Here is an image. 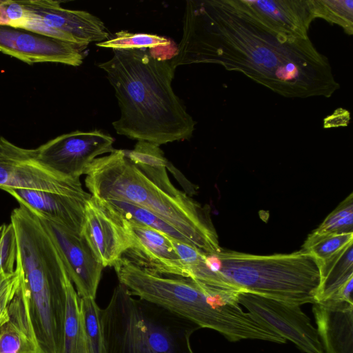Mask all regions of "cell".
<instances>
[{"mask_svg": "<svg viewBox=\"0 0 353 353\" xmlns=\"http://www.w3.org/2000/svg\"><path fill=\"white\" fill-rule=\"evenodd\" d=\"M170 63L174 69L219 64L288 98H329L340 87L310 38L270 32L225 0L186 1L182 39Z\"/></svg>", "mask_w": 353, "mask_h": 353, "instance_id": "obj_1", "label": "cell"}, {"mask_svg": "<svg viewBox=\"0 0 353 353\" xmlns=\"http://www.w3.org/2000/svg\"><path fill=\"white\" fill-rule=\"evenodd\" d=\"M98 66L114 89L120 118L117 133L159 145L190 139L195 121L172 88L175 69L170 59L150 49L113 50Z\"/></svg>", "mask_w": 353, "mask_h": 353, "instance_id": "obj_2", "label": "cell"}, {"mask_svg": "<svg viewBox=\"0 0 353 353\" xmlns=\"http://www.w3.org/2000/svg\"><path fill=\"white\" fill-rule=\"evenodd\" d=\"M90 194L103 200L129 203L154 214L182 234L191 245L207 252L222 248L210 208L203 206L170 181L165 167L137 165L123 150L97 157L85 174Z\"/></svg>", "mask_w": 353, "mask_h": 353, "instance_id": "obj_3", "label": "cell"}, {"mask_svg": "<svg viewBox=\"0 0 353 353\" xmlns=\"http://www.w3.org/2000/svg\"><path fill=\"white\" fill-rule=\"evenodd\" d=\"M119 283L132 295L149 301L197 325L218 332L231 342L245 339L285 343V340L245 312L239 292L190 278L161 274L125 256L113 265Z\"/></svg>", "mask_w": 353, "mask_h": 353, "instance_id": "obj_4", "label": "cell"}, {"mask_svg": "<svg viewBox=\"0 0 353 353\" xmlns=\"http://www.w3.org/2000/svg\"><path fill=\"white\" fill-rule=\"evenodd\" d=\"M190 276L208 285L299 306L316 303L320 281L317 259L303 250L256 255L221 248L205 252L192 266Z\"/></svg>", "mask_w": 353, "mask_h": 353, "instance_id": "obj_5", "label": "cell"}, {"mask_svg": "<svg viewBox=\"0 0 353 353\" xmlns=\"http://www.w3.org/2000/svg\"><path fill=\"white\" fill-rule=\"evenodd\" d=\"M10 215L18 261L41 353H63L68 274L59 249L36 213L23 201Z\"/></svg>", "mask_w": 353, "mask_h": 353, "instance_id": "obj_6", "label": "cell"}, {"mask_svg": "<svg viewBox=\"0 0 353 353\" xmlns=\"http://www.w3.org/2000/svg\"><path fill=\"white\" fill-rule=\"evenodd\" d=\"M133 296L119 283L101 309L103 353H194L190 339L197 325Z\"/></svg>", "mask_w": 353, "mask_h": 353, "instance_id": "obj_7", "label": "cell"}, {"mask_svg": "<svg viewBox=\"0 0 353 353\" xmlns=\"http://www.w3.org/2000/svg\"><path fill=\"white\" fill-rule=\"evenodd\" d=\"M0 189L34 190L87 201L80 179L65 176L40 162L36 149L19 147L0 137Z\"/></svg>", "mask_w": 353, "mask_h": 353, "instance_id": "obj_8", "label": "cell"}, {"mask_svg": "<svg viewBox=\"0 0 353 353\" xmlns=\"http://www.w3.org/2000/svg\"><path fill=\"white\" fill-rule=\"evenodd\" d=\"M21 1L26 17L19 28L83 47L109 39L102 21L86 11L64 8L59 1Z\"/></svg>", "mask_w": 353, "mask_h": 353, "instance_id": "obj_9", "label": "cell"}, {"mask_svg": "<svg viewBox=\"0 0 353 353\" xmlns=\"http://www.w3.org/2000/svg\"><path fill=\"white\" fill-rule=\"evenodd\" d=\"M238 300L259 323L302 352L323 353L317 330L299 305L249 293H239Z\"/></svg>", "mask_w": 353, "mask_h": 353, "instance_id": "obj_10", "label": "cell"}, {"mask_svg": "<svg viewBox=\"0 0 353 353\" xmlns=\"http://www.w3.org/2000/svg\"><path fill=\"white\" fill-rule=\"evenodd\" d=\"M114 139L100 130H79L58 136L36 148L40 162L70 178L80 179L98 156L111 153Z\"/></svg>", "mask_w": 353, "mask_h": 353, "instance_id": "obj_11", "label": "cell"}, {"mask_svg": "<svg viewBox=\"0 0 353 353\" xmlns=\"http://www.w3.org/2000/svg\"><path fill=\"white\" fill-rule=\"evenodd\" d=\"M80 234L104 268L113 267L135 244L128 221L105 201L93 196L85 202Z\"/></svg>", "mask_w": 353, "mask_h": 353, "instance_id": "obj_12", "label": "cell"}, {"mask_svg": "<svg viewBox=\"0 0 353 353\" xmlns=\"http://www.w3.org/2000/svg\"><path fill=\"white\" fill-rule=\"evenodd\" d=\"M234 10L266 30L288 37L307 39L316 19L314 0H225Z\"/></svg>", "mask_w": 353, "mask_h": 353, "instance_id": "obj_13", "label": "cell"}, {"mask_svg": "<svg viewBox=\"0 0 353 353\" xmlns=\"http://www.w3.org/2000/svg\"><path fill=\"white\" fill-rule=\"evenodd\" d=\"M85 47L21 28L0 25V52L26 63L80 65Z\"/></svg>", "mask_w": 353, "mask_h": 353, "instance_id": "obj_14", "label": "cell"}, {"mask_svg": "<svg viewBox=\"0 0 353 353\" xmlns=\"http://www.w3.org/2000/svg\"><path fill=\"white\" fill-rule=\"evenodd\" d=\"M34 212L52 235L78 295L95 299L104 267L97 261L85 239Z\"/></svg>", "mask_w": 353, "mask_h": 353, "instance_id": "obj_15", "label": "cell"}, {"mask_svg": "<svg viewBox=\"0 0 353 353\" xmlns=\"http://www.w3.org/2000/svg\"><path fill=\"white\" fill-rule=\"evenodd\" d=\"M128 221L135 244L123 256L161 274L186 277L184 266L169 236L150 227Z\"/></svg>", "mask_w": 353, "mask_h": 353, "instance_id": "obj_16", "label": "cell"}, {"mask_svg": "<svg viewBox=\"0 0 353 353\" xmlns=\"http://www.w3.org/2000/svg\"><path fill=\"white\" fill-rule=\"evenodd\" d=\"M312 312L323 353H353V304L315 303Z\"/></svg>", "mask_w": 353, "mask_h": 353, "instance_id": "obj_17", "label": "cell"}, {"mask_svg": "<svg viewBox=\"0 0 353 353\" xmlns=\"http://www.w3.org/2000/svg\"><path fill=\"white\" fill-rule=\"evenodd\" d=\"M16 201H21L37 213L81 234L86 201L56 193L22 189H6Z\"/></svg>", "mask_w": 353, "mask_h": 353, "instance_id": "obj_18", "label": "cell"}, {"mask_svg": "<svg viewBox=\"0 0 353 353\" xmlns=\"http://www.w3.org/2000/svg\"><path fill=\"white\" fill-rule=\"evenodd\" d=\"M0 326V353H41L32 323L23 276Z\"/></svg>", "mask_w": 353, "mask_h": 353, "instance_id": "obj_19", "label": "cell"}, {"mask_svg": "<svg viewBox=\"0 0 353 353\" xmlns=\"http://www.w3.org/2000/svg\"><path fill=\"white\" fill-rule=\"evenodd\" d=\"M320 281L315 295L316 303L332 300L353 279V242L324 261H318Z\"/></svg>", "mask_w": 353, "mask_h": 353, "instance_id": "obj_20", "label": "cell"}, {"mask_svg": "<svg viewBox=\"0 0 353 353\" xmlns=\"http://www.w3.org/2000/svg\"><path fill=\"white\" fill-rule=\"evenodd\" d=\"M63 353H88L80 296L68 276L65 281V311Z\"/></svg>", "mask_w": 353, "mask_h": 353, "instance_id": "obj_21", "label": "cell"}, {"mask_svg": "<svg viewBox=\"0 0 353 353\" xmlns=\"http://www.w3.org/2000/svg\"><path fill=\"white\" fill-rule=\"evenodd\" d=\"M103 201L117 210L125 220L150 227L170 238L190 244L188 239L175 228L147 210L121 201Z\"/></svg>", "mask_w": 353, "mask_h": 353, "instance_id": "obj_22", "label": "cell"}, {"mask_svg": "<svg viewBox=\"0 0 353 353\" xmlns=\"http://www.w3.org/2000/svg\"><path fill=\"white\" fill-rule=\"evenodd\" d=\"M80 308L88 353H103L101 309L95 299L91 297H80Z\"/></svg>", "mask_w": 353, "mask_h": 353, "instance_id": "obj_23", "label": "cell"}, {"mask_svg": "<svg viewBox=\"0 0 353 353\" xmlns=\"http://www.w3.org/2000/svg\"><path fill=\"white\" fill-rule=\"evenodd\" d=\"M352 242L353 232L317 234L313 232L304 242L301 250L312 254L317 261H324Z\"/></svg>", "mask_w": 353, "mask_h": 353, "instance_id": "obj_24", "label": "cell"}, {"mask_svg": "<svg viewBox=\"0 0 353 353\" xmlns=\"http://www.w3.org/2000/svg\"><path fill=\"white\" fill-rule=\"evenodd\" d=\"M170 43V40L168 38L157 34L134 33L122 30L116 32L114 37L108 40L97 43V46L113 50H154L156 48L168 46Z\"/></svg>", "mask_w": 353, "mask_h": 353, "instance_id": "obj_25", "label": "cell"}, {"mask_svg": "<svg viewBox=\"0 0 353 353\" xmlns=\"http://www.w3.org/2000/svg\"><path fill=\"white\" fill-rule=\"evenodd\" d=\"M316 19L341 26L348 35L353 33L352 0H314Z\"/></svg>", "mask_w": 353, "mask_h": 353, "instance_id": "obj_26", "label": "cell"}, {"mask_svg": "<svg viewBox=\"0 0 353 353\" xmlns=\"http://www.w3.org/2000/svg\"><path fill=\"white\" fill-rule=\"evenodd\" d=\"M353 196H347L313 232L317 234L353 232Z\"/></svg>", "mask_w": 353, "mask_h": 353, "instance_id": "obj_27", "label": "cell"}, {"mask_svg": "<svg viewBox=\"0 0 353 353\" xmlns=\"http://www.w3.org/2000/svg\"><path fill=\"white\" fill-rule=\"evenodd\" d=\"M123 152L128 159L137 165L166 168L169 162L159 145L144 140H139L133 150H123Z\"/></svg>", "mask_w": 353, "mask_h": 353, "instance_id": "obj_28", "label": "cell"}, {"mask_svg": "<svg viewBox=\"0 0 353 353\" xmlns=\"http://www.w3.org/2000/svg\"><path fill=\"white\" fill-rule=\"evenodd\" d=\"M18 248L11 223L0 225V273L11 272L17 266Z\"/></svg>", "mask_w": 353, "mask_h": 353, "instance_id": "obj_29", "label": "cell"}, {"mask_svg": "<svg viewBox=\"0 0 353 353\" xmlns=\"http://www.w3.org/2000/svg\"><path fill=\"white\" fill-rule=\"evenodd\" d=\"M23 272L18 261L14 271L0 273V326L8 319V307L19 288Z\"/></svg>", "mask_w": 353, "mask_h": 353, "instance_id": "obj_30", "label": "cell"}, {"mask_svg": "<svg viewBox=\"0 0 353 353\" xmlns=\"http://www.w3.org/2000/svg\"><path fill=\"white\" fill-rule=\"evenodd\" d=\"M350 121V113L347 110L339 108L334 112L325 118L324 128H336L339 126H347Z\"/></svg>", "mask_w": 353, "mask_h": 353, "instance_id": "obj_31", "label": "cell"}, {"mask_svg": "<svg viewBox=\"0 0 353 353\" xmlns=\"http://www.w3.org/2000/svg\"><path fill=\"white\" fill-rule=\"evenodd\" d=\"M166 169H168L175 177L176 181L184 189L185 192L190 196L196 194V187L192 184L172 163L168 162Z\"/></svg>", "mask_w": 353, "mask_h": 353, "instance_id": "obj_32", "label": "cell"}, {"mask_svg": "<svg viewBox=\"0 0 353 353\" xmlns=\"http://www.w3.org/2000/svg\"><path fill=\"white\" fill-rule=\"evenodd\" d=\"M3 1V0H0V3Z\"/></svg>", "mask_w": 353, "mask_h": 353, "instance_id": "obj_33", "label": "cell"}]
</instances>
